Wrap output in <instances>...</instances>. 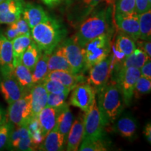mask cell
Returning a JSON list of instances; mask_svg holds the SVG:
<instances>
[{
    "label": "cell",
    "instance_id": "3957f363",
    "mask_svg": "<svg viewBox=\"0 0 151 151\" xmlns=\"http://www.w3.org/2000/svg\"><path fill=\"white\" fill-rule=\"evenodd\" d=\"M109 13L106 8L93 11L82 20L77 32L72 37L81 48L89 41L109 32Z\"/></svg>",
    "mask_w": 151,
    "mask_h": 151
},
{
    "label": "cell",
    "instance_id": "6da1fadb",
    "mask_svg": "<svg viewBox=\"0 0 151 151\" xmlns=\"http://www.w3.org/2000/svg\"><path fill=\"white\" fill-rule=\"evenodd\" d=\"M65 29L55 18L48 16L31 29L32 40L43 52L50 54L65 37Z\"/></svg>",
    "mask_w": 151,
    "mask_h": 151
},
{
    "label": "cell",
    "instance_id": "74e56055",
    "mask_svg": "<svg viewBox=\"0 0 151 151\" xmlns=\"http://www.w3.org/2000/svg\"><path fill=\"white\" fill-rule=\"evenodd\" d=\"M116 14H128L136 12L135 0H117Z\"/></svg>",
    "mask_w": 151,
    "mask_h": 151
},
{
    "label": "cell",
    "instance_id": "603a6c76",
    "mask_svg": "<svg viewBox=\"0 0 151 151\" xmlns=\"http://www.w3.org/2000/svg\"><path fill=\"white\" fill-rule=\"evenodd\" d=\"M104 0H79L71 12V19L76 22L82 21Z\"/></svg>",
    "mask_w": 151,
    "mask_h": 151
},
{
    "label": "cell",
    "instance_id": "7402d4cb",
    "mask_svg": "<svg viewBox=\"0 0 151 151\" xmlns=\"http://www.w3.org/2000/svg\"><path fill=\"white\" fill-rule=\"evenodd\" d=\"M73 122V116L69 109V104L65 102L62 106L59 108L58 117H57L55 127L58 131L65 137L67 142V135Z\"/></svg>",
    "mask_w": 151,
    "mask_h": 151
},
{
    "label": "cell",
    "instance_id": "ab89813d",
    "mask_svg": "<svg viewBox=\"0 0 151 151\" xmlns=\"http://www.w3.org/2000/svg\"><path fill=\"white\" fill-rule=\"evenodd\" d=\"M38 146L34 143L30 137H27L20 141V142L18 143V146L16 147V150L31 151L36 150Z\"/></svg>",
    "mask_w": 151,
    "mask_h": 151
},
{
    "label": "cell",
    "instance_id": "4316f807",
    "mask_svg": "<svg viewBox=\"0 0 151 151\" xmlns=\"http://www.w3.org/2000/svg\"><path fill=\"white\" fill-rule=\"evenodd\" d=\"M50 54L46 52H41L39 60L32 72L33 84L41 83L46 78L48 73V60Z\"/></svg>",
    "mask_w": 151,
    "mask_h": 151
},
{
    "label": "cell",
    "instance_id": "2e32d148",
    "mask_svg": "<svg viewBox=\"0 0 151 151\" xmlns=\"http://www.w3.org/2000/svg\"><path fill=\"white\" fill-rule=\"evenodd\" d=\"M65 145V137L55 126L45 137L43 142L38 148L39 150L43 151H60L64 150Z\"/></svg>",
    "mask_w": 151,
    "mask_h": 151
},
{
    "label": "cell",
    "instance_id": "ba28073f",
    "mask_svg": "<svg viewBox=\"0 0 151 151\" xmlns=\"http://www.w3.org/2000/svg\"><path fill=\"white\" fill-rule=\"evenodd\" d=\"M113 57L110 54L104 60L89 69L88 83L91 85L96 92L102 88L108 82L112 70Z\"/></svg>",
    "mask_w": 151,
    "mask_h": 151
},
{
    "label": "cell",
    "instance_id": "f35d334b",
    "mask_svg": "<svg viewBox=\"0 0 151 151\" xmlns=\"http://www.w3.org/2000/svg\"><path fill=\"white\" fill-rule=\"evenodd\" d=\"M13 127H14V124L7 120L0 127V150L7 148L9 137H10Z\"/></svg>",
    "mask_w": 151,
    "mask_h": 151
},
{
    "label": "cell",
    "instance_id": "bcb514c9",
    "mask_svg": "<svg viewBox=\"0 0 151 151\" xmlns=\"http://www.w3.org/2000/svg\"><path fill=\"white\" fill-rule=\"evenodd\" d=\"M136 42H137L138 45H139V48H141V50H143L147 54L149 58H150L151 57V43L150 40L149 41H144V40H141V41H136Z\"/></svg>",
    "mask_w": 151,
    "mask_h": 151
},
{
    "label": "cell",
    "instance_id": "db71d44e",
    "mask_svg": "<svg viewBox=\"0 0 151 151\" xmlns=\"http://www.w3.org/2000/svg\"><path fill=\"white\" fill-rule=\"evenodd\" d=\"M148 1H149V2L151 3V0H148Z\"/></svg>",
    "mask_w": 151,
    "mask_h": 151
},
{
    "label": "cell",
    "instance_id": "44dd1931",
    "mask_svg": "<svg viewBox=\"0 0 151 151\" xmlns=\"http://www.w3.org/2000/svg\"><path fill=\"white\" fill-rule=\"evenodd\" d=\"M115 129L119 135L127 139H132L137 130V121L133 117L128 115L120 116L116 120Z\"/></svg>",
    "mask_w": 151,
    "mask_h": 151
},
{
    "label": "cell",
    "instance_id": "f546056e",
    "mask_svg": "<svg viewBox=\"0 0 151 151\" xmlns=\"http://www.w3.org/2000/svg\"><path fill=\"white\" fill-rule=\"evenodd\" d=\"M139 39L149 41L151 39V9L139 14Z\"/></svg>",
    "mask_w": 151,
    "mask_h": 151
},
{
    "label": "cell",
    "instance_id": "f907efd6",
    "mask_svg": "<svg viewBox=\"0 0 151 151\" xmlns=\"http://www.w3.org/2000/svg\"><path fill=\"white\" fill-rule=\"evenodd\" d=\"M104 1H105L106 3L108 5H110V4H113L114 3H116L117 0H104Z\"/></svg>",
    "mask_w": 151,
    "mask_h": 151
},
{
    "label": "cell",
    "instance_id": "d6986e66",
    "mask_svg": "<svg viewBox=\"0 0 151 151\" xmlns=\"http://www.w3.org/2000/svg\"><path fill=\"white\" fill-rule=\"evenodd\" d=\"M58 111L59 109L52 108L46 106L38 113L37 118L40 124L41 132L44 138L55 126Z\"/></svg>",
    "mask_w": 151,
    "mask_h": 151
},
{
    "label": "cell",
    "instance_id": "d4e9b609",
    "mask_svg": "<svg viewBox=\"0 0 151 151\" xmlns=\"http://www.w3.org/2000/svg\"><path fill=\"white\" fill-rule=\"evenodd\" d=\"M13 75L24 90L31 89L32 87L34 86L32 71L21 62H18L16 65H14Z\"/></svg>",
    "mask_w": 151,
    "mask_h": 151
},
{
    "label": "cell",
    "instance_id": "ee69618b",
    "mask_svg": "<svg viewBox=\"0 0 151 151\" xmlns=\"http://www.w3.org/2000/svg\"><path fill=\"white\" fill-rule=\"evenodd\" d=\"M140 73L141 76L148 78L151 80V62L150 59L148 60L146 63L141 67L140 69Z\"/></svg>",
    "mask_w": 151,
    "mask_h": 151
},
{
    "label": "cell",
    "instance_id": "4fadbf2b",
    "mask_svg": "<svg viewBox=\"0 0 151 151\" xmlns=\"http://www.w3.org/2000/svg\"><path fill=\"white\" fill-rule=\"evenodd\" d=\"M14 55L11 41L0 33V71L1 74L13 73Z\"/></svg>",
    "mask_w": 151,
    "mask_h": 151
},
{
    "label": "cell",
    "instance_id": "681fc988",
    "mask_svg": "<svg viewBox=\"0 0 151 151\" xmlns=\"http://www.w3.org/2000/svg\"><path fill=\"white\" fill-rule=\"evenodd\" d=\"M6 120V112L1 106H0V127Z\"/></svg>",
    "mask_w": 151,
    "mask_h": 151
},
{
    "label": "cell",
    "instance_id": "f5cc1de1",
    "mask_svg": "<svg viewBox=\"0 0 151 151\" xmlns=\"http://www.w3.org/2000/svg\"><path fill=\"white\" fill-rule=\"evenodd\" d=\"M3 1H4V0H0V3H1V2H2Z\"/></svg>",
    "mask_w": 151,
    "mask_h": 151
},
{
    "label": "cell",
    "instance_id": "8992f818",
    "mask_svg": "<svg viewBox=\"0 0 151 151\" xmlns=\"http://www.w3.org/2000/svg\"><path fill=\"white\" fill-rule=\"evenodd\" d=\"M83 124L84 132L83 140L93 141L102 139L104 124L96 99L89 110L86 112Z\"/></svg>",
    "mask_w": 151,
    "mask_h": 151
},
{
    "label": "cell",
    "instance_id": "5bb4252c",
    "mask_svg": "<svg viewBox=\"0 0 151 151\" xmlns=\"http://www.w3.org/2000/svg\"><path fill=\"white\" fill-rule=\"evenodd\" d=\"M83 119L84 116H79L75 120H73L72 125L67 135V142H66V145H67L66 150H78V148L83 137Z\"/></svg>",
    "mask_w": 151,
    "mask_h": 151
},
{
    "label": "cell",
    "instance_id": "816d5d0a",
    "mask_svg": "<svg viewBox=\"0 0 151 151\" xmlns=\"http://www.w3.org/2000/svg\"><path fill=\"white\" fill-rule=\"evenodd\" d=\"M64 1H65L67 5H71V4L73 3V1H74L75 0H64Z\"/></svg>",
    "mask_w": 151,
    "mask_h": 151
},
{
    "label": "cell",
    "instance_id": "7c38bea8",
    "mask_svg": "<svg viewBox=\"0 0 151 151\" xmlns=\"http://www.w3.org/2000/svg\"><path fill=\"white\" fill-rule=\"evenodd\" d=\"M116 24L118 29L129 36L135 41L139 39V14L137 12L128 14H116Z\"/></svg>",
    "mask_w": 151,
    "mask_h": 151
},
{
    "label": "cell",
    "instance_id": "c3c4849f",
    "mask_svg": "<svg viewBox=\"0 0 151 151\" xmlns=\"http://www.w3.org/2000/svg\"><path fill=\"white\" fill-rule=\"evenodd\" d=\"M41 1L49 8H54L59 5L62 0H41Z\"/></svg>",
    "mask_w": 151,
    "mask_h": 151
},
{
    "label": "cell",
    "instance_id": "8fae6325",
    "mask_svg": "<svg viewBox=\"0 0 151 151\" xmlns=\"http://www.w3.org/2000/svg\"><path fill=\"white\" fill-rule=\"evenodd\" d=\"M0 91L9 104L21 98L24 90L15 78L13 73L0 75Z\"/></svg>",
    "mask_w": 151,
    "mask_h": 151
},
{
    "label": "cell",
    "instance_id": "7bdbcfd3",
    "mask_svg": "<svg viewBox=\"0 0 151 151\" xmlns=\"http://www.w3.org/2000/svg\"><path fill=\"white\" fill-rule=\"evenodd\" d=\"M135 1L136 12L138 14H141L150 9L151 3L149 2L148 0H135Z\"/></svg>",
    "mask_w": 151,
    "mask_h": 151
},
{
    "label": "cell",
    "instance_id": "5b68a950",
    "mask_svg": "<svg viewBox=\"0 0 151 151\" xmlns=\"http://www.w3.org/2000/svg\"><path fill=\"white\" fill-rule=\"evenodd\" d=\"M9 105L6 120L14 126L27 125L33 118L30 92Z\"/></svg>",
    "mask_w": 151,
    "mask_h": 151
},
{
    "label": "cell",
    "instance_id": "836d02e7",
    "mask_svg": "<svg viewBox=\"0 0 151 151\" xmlns=\"http://www.w3.org/2000/svg\"><path fill=\"white\" fill-rule=\"evenodd\" d=\"M80 151H106L108 147L102 139L97 140H83L78 148Z\"/></svg>",
    "mask_w": 151,
    "mask_h": 151
},
{
    "label": "cell",
    "instance_id": "d590c367",
    "mask_svg": "<svg viewBox=\"0 0 151 151\" xmlns=\"http://www.w3.org/2000/svg\"><path fill=\"white\" fill-rule=\"evenodd\" d=\"M70 92H62L60 93H48L47 105L52 108L59 109L65 104L66 99Z\"/></svg>",
    "mask_w": 151,
    "mask_h": 151
},
{
    "label": "cell",
    "instance_id": "52a82bcc",
    "mask_svg": "<svg viewBox=\"0 0 151 151\" xmlns=\"http://www.w3.org/2000/svg\"><path fill=\"white\" fill-rule=\"evenodd\" d=\"M140 76V70L138 68L128 67L120 69L117 83L121 92L124 105L131 104L136 83Z\"/></svg>",
    "mask_w": 151,
    "mask_h": 151
},
{
    "label": "cell",
    "instance_id": "e0dca14e",
    "mask_svg": "<svg viewBox=\"0 0 151 151\" xmlns=\"http://www.w3.org/2000/svg\"><path fill=\"white\" fill-rule=\"evenodd\" d=\"M32 113V117H37L40 111L46 106L48 93L42 83L35 84L30 89Z\"/></svg>",
    "mask_w": 151,
    "mask_h": 151
},
{
    "label": "cell",
    "instance_id": "f6af8a7d",
    "mask_svg": "<svg viewBox=\"0 0 151 151\" xmlns=\"http://www.w3.org/2000/svg\"><path fill=\"white\" fill-rule=\"evenodd\" d=\"M4 35L10 41H12L15 38L20 36L18 30L16 29V28L14 27V25L13 24H9V27L6 29V30Z\"/></svg>",
    "mask_w": 151,
    "mask_h": 151
},
{
    "label": "cell",
    "instance_id": "ac0fdd59",
    "mask_svg": "<svg viewBox=\"0 0 151 151\" xmlns=\"http://www.w3.org/2000/svg\"><path fill=\"white\" fill-rule=\"evenodd\" d=\"M136 48V41L132 38L122 32L118 34L115 44L116 60L118 62L123 61L124 58L129 55Z\"/></svg>",
    "mask_w": 151,
    "mask_h": 151
},
{
    "label": "cell",
    "instance_id": "d6a6232c",
    "mask_svg": "<svg viewBox=\"0 0 151 151\" xmlns=\"http://www.w3.org/2000/svg\"><path fill=\"white\" fill-rule=\"evenodd\" d=\"M150 90L151 80L141 76L136 83L133 97H134L136 99H139L143 96L150 93Z\"/></svg>",
    "mask_w": 151,
    "mask_h": 151
},
{
    "label": "cell",
    "instance_id": "83f0119b",
    "mask_svg": "<svg viewBox=\"0 0 151 151\" xmlns=\"http://www.w3.org/2000/svg\"><path fill=\"white\" fill-rule=\"evenodd\" d=\"M150 58L147 54L141 50L137 48L132 52L129 55L126 57L122 62V67L120 69H124L128 67H135L140 69L146 62Z\"/></svg>",
    "mask_w": 151,
    "mask_h": 151
},
{
    "label": "cell",
    "instance_id": "9a60e30c",
    "mask_svg": "<svg viewBox=\"0 0 151 151\" xmlns=\"http://www.w3.org/2000/svg\"><path fill=\"white\" fill-rule=\"evenodd\" d=\"M22 16L27 22L30 29L43 22L48 15L41 6L30 3H24Z\"/></svg>",
    "mask_w": 151,
    "mask_h": 151
},
{
    "label": "cell",
    "instance_id": "f1b7e54d",
    "mask_svg": "<svg viewBox=\"0 0 151 151\" xmlns=\"http://www.w3.org/2000/svg\"><path fill=\"white\" fill-rule=\"evenodd\" d=\"M42 51L32 41L22 54L20 62L32 72Z\"/></svg>",
    "mask_w": 151,
    "mask_h": 151
},
{
    "label": "cell",
    "instance_id": "7dc6e473",
    "mask_svg": "<svg viewBox=\"0 0 151 151\" xmlns=\"http://www.w3.org/2000/svg\"><path fill=\"white\" fill-rule=\"evenodd\" d=\"M143 134H144L145 137L146 138V140L149 143H151V124L150 122H148L146 124V127L143 130Z\"/></svg>",
    "mask_w": 151,
    "mask_h": 151
},
{
    "label": "cell",
    "instance_id": "277c9868",
    "mask_svg": "<svg viewBox=\"0 0 151 151\" xmlns=\"http://www.w3.org/2000/svg\"><path fill=\"white\" fill-rule=\"evenodd\" d=\"M84 58V70L104 60L110 55L111 43L109 33L94 38L86 43L82 48Z\"/></svg>",
    "mask_w": 151,
    "mask_h": 151
},
{
    "label": "cell",
    "instance_id": "e575fe53",
    "mask_svg": "<svg viewBox=\"0 0 151 151\" xmlns=\"http://www.w3.org/2000/svg\"><path fill=\"white\" fill-rule=\"evenodd\" d=\"M24 4V0H4L0 3V12L22 14Z\"/></svg>",
    "mask_w": 151,
    "mask_h": 151
},
{
    "label": "cell",
    "instance_id": "4dcf8cb0",
    "mask_svg": "<svg viewBox=\"0 0 151 151\" xmlns=\"http://www.w3.org/2000/svg\"><path fill=\"white\" fill-rule=\"evenodd\" d=\"M29 137V131L27 129V125L22 126H14L11 130L10 137L8 143L7 149L9 150H15L18 143L20 140H22L24 138Z\"/></svg>",
    "mask_w": 151,
    "mask_h": 151
},
{
    "label": "cell",
    "instance_id": "60d3db41",
    "mask_svg": "<svg viewBox=\"0 0 151 151\" xmlns=\"http://www.w3.org/2000/svg\"><path fill=\"white\" fill-rule=\"evenodd\" d=\"M22 16V14L11 12H0V24L14 23Z\"/></svg>",
    "mask_w": 151,
    "mask_h": 151
},
{
    "label": "cell",
    "instance_id": "8d00e7d4",
    "mask_svg": "<svg viewBox=\"0 0 151 151\" xmlns=\"http://www.w3.org/2000/svg\"><path fill=\"white\" fill-rule=\"evenodd\" d=\"M42 85L48 92V93H60L62 92H71L69 88L54 79L46 78L43 81Z\"/></svg>",
    "mask_w": 151,
    "mask_h": 151
},
{
    "label": "cell",
    "instance_id": "1f68e13d",
    "mask_svg": "<svg viewBox=\"0 0 151 151\" xmlns=\"http://www.w3.org/2000/svg\"><path fill=\"white\" fill-rule=\"evenodd\" d=\"M27 129L29 131V137L35 144L39 147V145L43 142L44 137L42 134L40 124L39 123L37 117L32 118L27 124Z\"/></svg>",
    "mask_w": 151,
    "mask_h": 151
},
{
    "label": "cell",
    "instance_id": "9c48e42d",
    "mask_svg": "<svg viewBox=\"0 0 151 151\" xmlns=\"http://www.w3.org/2000/svg\"><path fill=\"white\" fill-rule=\"evenodd\" d=\"M95 99V90L91 85L86 83H78L73 88L69 102L71 105L80 109L86 113L89 110Z\"/></svg>",
    "mask_w": 151,
    "mask_h": 151
},
{
    "label": "cell",
    "instance_id": "7a4b0ae2",
    "mask_svg": "<svg viewBox=\"0 0 151 151\" xmlns=\"http://www.w3.org/2000/svg\"><path fill=\"white\" fill-rule=\"evenodd\" d=\"M98 107L104 126L113 123L120 116L124 101L117 82L108 83L97 92Z\"/></svg>",
    "mask_w": 151,
    "mask_h": 151
},
{
    "label": "cell",
    "instance_id": "30bf717a",
    "mask_svg": "<svg viewBox=\"0 0 151 151\" xmlns=\"http://www.w3.org/2000/svg\"><path fill=\"white\" fill-rule=\"evenodd\" d=\"M61 46L64 54L75 74L83 69L84 58L82 48L72 37L62 41Z\"/></svg>",
    "mask_w": 151,
    "mask_h": 151
},
{
    "label": "cell",
    "instance_id": "b9f144b4",
    "mask_svg": "<svg viewBox=\"0 0 151 151\" xmlns=\"http://www.w3.org/2000/svg\"><path fill=\"white\" fill-rule=\"evenodd\" d=\"M14 25V27L18 30L19 35H31V29L28 25L27 22L25 21V20L22 18V16L20 17L18 20H17L14 23H11Z\"/></svg>",
    "mask_w": 151,
    "mask_h": 151
},
{
    "label": "cell",
    "instance_id": "ffe728a7",
    "mask_svg": "<svg viewBox=\"0 0 151 151\" xmlns=\"http://www.w3.org/2000/svg\"><path fill=\"white\" fill-rule=\"evenodd\" d=\"M48 68V72L51 71H65L74 73L64 54L60 44L58 45L49 55Z\"/></svg>",
    "mask_w": 151,
    "mask_h": 151
},
{
    "label": "cell",
    "instance_id": "484cf974",
    "mask_svg": "<svg viewBox=\"0 0 151 151\" xmlns=\"http://www.w3.org/2000/svg\"><path fill=\"white\" fill-rule=\"evenodd\" d=\"M32 41L31 35H20L11 41L14 55V67L18 62H20L22 54Z\"/></svg>",
    "mask_w": 151,
    "mask_h": 151
},
{
    "label": "cell",
    "instance_id": "cb8c5ba5",
    "mask_svg": "<svg viewBox=\"0 0 151 151\" xmlns=\"http://www.w3.org/2000/svg\"><path fill=\"white\" fill-rule=\"evenodd\" d=\"M46 78L57 80L71 90L81 83V78L79 76L65 71H49Z\"/></svg>",
    "mask_w": 151,
    "mask_h": 151
}]
</instances>
